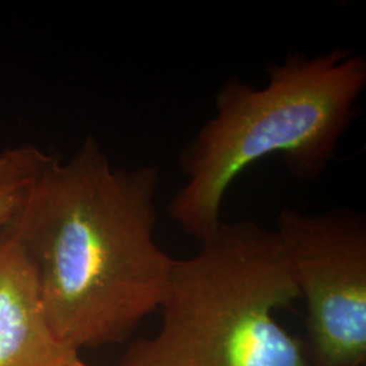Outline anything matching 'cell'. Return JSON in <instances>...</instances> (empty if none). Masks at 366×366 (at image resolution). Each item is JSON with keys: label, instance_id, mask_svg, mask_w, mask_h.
I'll list each match as a JSON object with an SVG mask.
<instances>
[{"label": "cell", "instance_id": "1", "mask_svg": "<svg viewBox=\"0 0 366 366\" xmlns=\"http://www.w3.org/2000/svg\"><path fill=\"white\" fill-rule=\"evenodd\" d=\"M160 169L114 167L89 137L54 159L7 224L54 337L79 353L128 340L166 297L175 259L155 240Z\"/></svg>", "mask_w": 366, "mask_h": 366}, {"label": "cell", "instance_id": "2", "mask_svg": "<svg viewBox=\"0 0 366 366\" xmlns=\"http://www.w3.org/2000/svg\"><path fill=\"white\" fill-rule=\"evenodd\" d=\"M264 87L229 78L214 95V113L179 155L186 182L169 214L202 242L222 224L224 198L239 175L266 157H282L292 177L317 181L337 157L366 89V57L345 48L290 53L267 66Z\"/></svg>", "mask_w": 366, "mask_h": 366}, {"label": "cell", "instance_id": "3", "mask_svg": "<svg viewBox=\"0 0 366 366\" xmlns=\"http://www.w3.org/2000/svg\"><path fill=\"white\" fill-rule=\"evenodd\" d=\"M194 255L175 259L162 325L118 366H311L274 314L300 289L274 231L224 222Z\"/></svg>", "mask_w": 366, "mask_h": 366}, {"label": "cell", "instance_id": "4", "mask_svg": "<svg viewBox=\"0 0 366 366\" xmlns=\"http://www.w3.org/2000/svg\"><path fill=\"white\" fill-rule=\"evenodd\" d=\"M274 232L305 299L311 366H365V214L284 208Z\"/></svg>", "mask_w": 366, "mask_h": 366}, {"label": "cell", "instance_id": "5", "mask_svg": "<svg viewBox=\"0 0 366 366\" xmlns=\"http://www.w3.org/2000/svg\"><path fill=\"white\" fill-rule=\"evenodd\" d=\"M76 352L54 337L36 273L7 228L0 232V366H72Z\"/></svg>", "mask_w": 366, "mask_h": 366}, {"label": "cell", "instance_id": "6", "mask_svg": "<svg viewBox=\"0 0 366 366\" xmlns=\"http://www.w3.org/2000/svg\"><path fill=\"white\" fill-rule=\"evenodd\" d=\"M54 159L34 145H18L0 154V232L24 207Z\"/></svg>", "mask_w": 366, "mask_h": 366}]
</instances>
